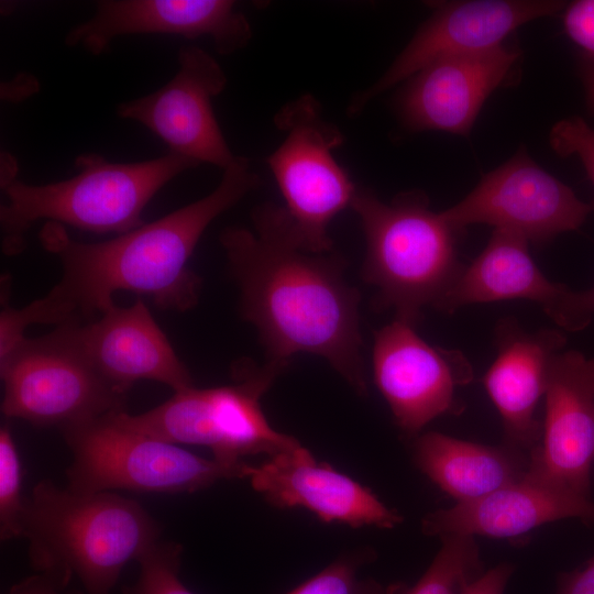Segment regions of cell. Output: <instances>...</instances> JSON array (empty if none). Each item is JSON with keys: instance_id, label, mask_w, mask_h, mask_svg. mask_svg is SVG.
I'll use <instances>...</instances> for the list:
<instances>
[{"instance_id": "obj_12", "label": "cell", "mask_w": 594, "mask_h": 594, "mask_svg": "<svg viewBox=\"0 0 594 594\" xmlns=\"http://www.w3.org/2000/svg\"><path fill=\"white\" fill-rule=\"evenodd\" d=\"M564 7L556 0H470L436 2L430 16L386 72L348 107L360 114L377 96L406 81L430 63L499 46L517 28L552 15Z\"/></svg>"}, {"instance_id": "obj_6", "label": "cell", "mask_w": 594, "mask_h": 594, "mask_svg": "<svg viewBox=\"0 0 594 594\" xmlns=\"http://www.w3.org/2000/svg\"><path fill=\"white\" fill-rule=\"evenodd\" d=\"M286 366L241 360L233 367L231 385L191 386L147 411L123 410L112 417L125 428L169 443L204 446L226 464H240L244 457L260 453L273 457L301 446L274 429L261 407L262 396Z\"/></svg>"}, {"instance_id": "obj_33", "label": "cell", "mask_w": 594, "mask_h": 594, "mask_svg": "<svg viewBox=\"0 0 594 594\" xmlns=\"http://www.w3.org/2000/svg\"><path fill=\"white\" fill-rule=\"evenodd\" d=\"M583 293H584L586 306L590 312L593 315L594 314V287H592L588 290H584Z\"/></svg>"}, {"instance_id": "obj_11", "label": "cell", "mask_w": 594, "mask_h": 594, "mask_svg": "<svg viewBox=\"0 0 594 594\" xmlns=\"http://www.w3.org/2000/svg\"><path fill=\"white\" fill-rule=\"evenodd\" d=\"M375 383L395 424L416 438L430 421L463 410L458 389L473 378V369L459 350L432 346L414 324L395 319L375 333Z\"/></svg>"}, {"instance_id": "obj_22", "label": "cell", "mask_w": 594, "mask_h": 594, "mask_svg": "<svg viewBox=\"0 0 594 594\" xmlns=\"http://www.w3.org/2000/svg\"><path fill=\"white\" fill-rule=\"evenodd\" d=\"M413 457L419 470L458 503L522 480L529 465L528 453L506 443L491 447L435 431L416 437Z\"/></svg>"}, {"instance_id": "obj_24", "label": "cell", "mask_w": 594, "mask_h": 594, "mask_svg": "<svg viewBox=\"0 0 594 594\" xmlns=\"http://www.w3.org/2000/svg\"><path fill=\"white\" fill-rule=\"evenodd\" d=\"M183 546L175 541L157 540L138 559L140 574L124 594H194L179 579Z\"/></svg>"}, {"instance_id": "obj_2", "label": "cell", "mask_w": 594, "mask_h": 594, "mask_svg": "<svg viewBox=\"0 0 594 594\" xmlns=\"http://www.w3.org/2000/svg\"><path fill=\"white\" fill-rule=\"evenodd\" d=\"M252 222L254 231L227 228L220 243L266 361L288 365L296 353L316 354L365 394L360 294L344 278L345 260L306 250L284 207L263 204Z\"/></svg>"}, {"instance_id": "obj_19", "label": "cell", "mask_w": 594, "mask_h": 594, "mask_svg": "<svg viewBox=\"0 0 594 594\" xmlns=\"http://www.w3.org/2000/svg\"><path fill=\"white\" fill-rule=\"evenodd\" d=\"M249 479L252 487L273 506L304 507L326 522L394 528L403 520L367 487L331 465L317 462L302 446L253 465Z\"/></svg>"}, {"instance_id": "obj_30", "label": "cell", "mask_w": 594, "mask_h": 594, "mask_svg": "<svg viewBox=\"0 0 594 594\" xmlns=\"http://www.w3.org/2000/svg\"><path fill=\"white\" fill-rule=\"evenodd\" d=\"M513 572V564L499 563L493 569L483 572L459 594H504Z\"/></svg>"}, {"instance_id": "obj_20", "label": "cell", "mask_w": 594, "mask_h": 594, "mask_svg": "<svg viewBox=\"0 0 594 594\" xmlns=\"http://www.w3.org/2000/svg\"><path fill=\"white\" fill-rule=\"evenodd\" d=\"M497 356L483 377L484 387L503 421L505 442L530 453L541 438L536 418L546 394L549 370L566 338L561 330H522L510 318L496 329Z\"/></svg>"}, {"instance_id": "obj_10", "label": "cell", "mask_w": 594, "mask_h": 594, "mask_svg": "<svg viewBox=\"0 0 594 594\" xmlns=\"http://www.w3.org/2000/svg\"><path fill=\"white\" fill-rule=\"evenodd\" d=\"M591 210V205L542 169L522 147L442 213L458 231L483 223L543 244L580 228Z\"/></svg>"}, {"instance_id": "obj_5", "label": "cell", "mask_w": 594, "mask_h": 594, "mask_svg": "<svg viewBox=\"0 0 594 594\" xmlns=\"http://www.w3.org/2000/svg\"><path fill=\"white\" fill-rule=\"evenodd\" d=\"M199 164L168 152L157 158L116 163L97 153L77 156L72 178L31 185L1 182L7 202L0 208L2 248L20 253L24 235L38 220L95 233L122 234L144 224L143 210L156 193L185 170Z\"/></svg>"}, {"instance_id": "obj_16", "label": "cell", "mask_w": 594, "mask_h": 594, "mask_svg": "<svg viewBox=\"0 0 594 594\" xmlns=\"http://www.w3.org/2000/svg\"><path fill=\"white\" fill-rule=\"evenodd\" d=\"M56 330L102 377L127 392L140 380L165 384L174 392L194 386L188 369L140 298Z\"/></svg>"}, {"instance_id": "obj_4", "label": "cell", "mask_w": 594, "mask_h": 594, "mask_svg": "<svg viewBox=\"0 0 594 594\" xmlns=\"http://www.w3.org/2000/svg\"><path fill=\"white\" fill-rule=\"evenodd\" d=\"M350 208L365 237L362 277L376 288L375 308L393 309L395 319L414 326L424 308L438 310L463 267L457 251L460 231L430 208L421 190L383 202L358 188Z\"/></svg>"}, {"instance_id": "obj_3", "label": "cell", "mask_w": 594, "mask_h": 594, "mask_svg": "<svg viewBox=\"0 0 594 594\" xmlns=\"http://www.w3.org/2000/svg\"><path fill=\"white\" fill-rule=\"evenodd\" d=\"M162 528L135 499L114 492L80 493L51 480L25 497L20 538L33 569L85 594H112L123 568L155 541Z\"/></svg>"}, {"instance_id": "obj_21", "label": "cell", "mask_w": 594, "mask_h": 594, "mask_svg": "<svg viewBox=\"0 0 594 594\" xmlns=\"http://www.w3.org/2000/svg\"><path fill=\"white\" fill-rule=\"evenodd\" d=\"M566 518L594 525V502L525 475L479 499L429 513L421 529L425 535L439 538L448 535L514 538Z\"/></svg>"}, {"instance_id": "obj_13", "label": "cell", "mask_w": 594, "mask_h": 594, "mask_svg": "<svg viewBox=\"0 0 594 594\" xmlns=\"http://www.w3.org/2000/svg\"><path fill=\"white\" fill-rule=\"evenodd\" d=\"M178 70L158 90L118 105L117 114L133 120L163 140L170 152L226 169L237 157L230 150L211 105L227 76L205 50L184 46Z\"/></svg>"}, {"instance_id": "obj_15", "label": "cell", "mask_w": 594, "mask_h": 594, "mask_svg": "<svg viewBox=\"0 0 594 594\" xmlns=\"http://www.w3.org/2000/svg\"><path fill=\"white\" fill-rule=\"evenodd\" d=\"M517 47L453 55L430 63L405 81L396 110L411 131H444L469 135L490 95L509 77Z\"/></svg>"}, {"instance_id": "obj_31", "label": "cell", "mask_w": 594, "mask_h": 594, "mask_svg": "<svg viewBox=\"0 0 594 594\" xmlns=\"http://www.w3.org/2000/svg\"><path fill=\"white\" fill-rule=\"evenodd\" d=\"M9 594H85L81 591H69L58 585L48 576L37 573L13 585Z\"/></svg>"}, {"instance_id": "obj_28", "label": "cell", "mask_w": 594, "mask_h": 594, "mask_svg": "<svg viewBox=\"0 0 594 594\" xmlns=\"http://www.w3.org/2000/svg\"><path fill=\"white\" fill-rule=\"evenodd\" d=\"M563 28L582 51V59L594 62V0L571 2L563 13Z\"/></svg>"}, {"instance_id": "obj_26", "label": "cell", "mask_w": 594, "mask_h": 594, "mask_svg": "<svg viewBox=\"0 0 594 594\" xmlns=\"http://www.w3.org/2000/svg\"><path fill=\"white\" fill-rule=\"evenodd\" d=\"M369 552L342 557L287 594H386L373 579L359 576V568Z\"/></svg>"}, {"instance_id": "obj_25", "label": "cell", "mask_w": 594, "mask_h": 594, "mask_svg": "<svg viewBox=\"0 0 594 594\" xmlns=\"http://www.w3.org/2000/svg\"><path fill=\"white\" fill-rule=\"evenodd\" d=\"M22 465L14 439L7 426L0 429V538H20L21 516L25 503L22 496Z\"/></svg>"}, {"instance_id": "obj_7", "label": "cell", "mask_w": 594, "mask_h": 594, "mask_svg": "<svg viewBox=\"0 0 594 594\" xmlns=\"http://www.w3.org/2000/svg\"><path fill=\"white\" fill-rule=\"evenodd\" d=\"M73 460L67 487L80 493L128 490L182 494L250 476L253 465L206 459L118 424L112 414L59 429Z\"/></svg>"}, {"instance_id": "obj_23", "label": "cell", "mask_w": 594, "mask_h": 594, "mask_svg": "<svg viewBox=\"0 0 594 594\" xmlns=\"http://www.w3.org/2000/svg\"><path fill=\"white\" fill-rule=\"evenodd\" d=\"M419 581L406 594H459L483 573L475 537L448 535Z\"/></svg>"}, {"instance_id": "obj_27", "label": "cell", "mask_w": 594, "mask_h": 594, "mask_svg": "<svg viewBox=\"0 0 594 594\" xmlns=\"http://www.w3.org/2000/svg\"><path fill=\"white\" fill-rule=\"evenodd\" d=\"M550 144L561 156H579L594 185V129L582 118L560 120L551 129ZM591 207L594 209V200Z\"/></svg>"}, {"instance_id": "obj_14", "label": "cell", "mask_w": 594, "mask_h": 594, "mask_svg": "<svg viewBox=\"0 0 594 594\" xmlns=\"http://www.w3.org/2000/svg\"><path fill=\"white\" fill-rule=\"evenodd\" d=\"M541 438L526 476L590 497L594 461V358L570 350L552 361Z\"/></svg>"}, {"instance_id": "obj_17", "label": "cell", "mask_w": 594, "mask_h": 594, "mask_svg": "<svg viewBox=\"0 0 594 594\" xmlns=\"http://www.w3.org/2000/svg\"><path fill=\"white\" fill-rule=\"evenodd\" d=\"M131 34L209 36L219 54L229 55L249 44L252 28L230 0H101L89 20L66 34L65 44L99 55L116 37Z\"/></svg>"}, {"instance_id": "obj_18", "label": "cell", "mask_w": 594, "mask_h": 594, "mask_svg": "<svg viewBox=\"0 0 594 594\" xmlns=\"http://www.w3.org/2000/svg\"><path fill=\"white\" fill-rule=\"evenodd\" d=\"M528 244L514 232L494 229L484 250L462 267L438 310L452 314L471 304L526 299L540 305L561 329H584L592 318L584 293L549 279Z\"/></svg>"}, {"instance_id": "obj_1", "label": "cell", "mask_w": 594, "mask_h": 594, "mask_svg": "<svg viewBox=\"0 0 594 594\" xmlns=\"http://www.w3.org/2000/svg\"><path fill=\"white\" fill-rule=\"evenodd\" d=\"M258 185L250 161L237 155L209 195L113 239L80 242L64 226L46 222L38 239L61 262V280L22 308L7 305L0 316L3 329L21 338L32 324L86 322L114 306L120 290L150 297L161 309H191L201 279L187 263L198 241L215 219Z\"/></svg>"}, {"instance_id": "obj_8", "label": "cell", "mask_w": 594, "mask_h": 594, "mask_svg": "<svg viewBox=\"0 0 594 594\" xmlns=\"http://www.w3.org/2000/svg\"><path fill=\"white\" fill-rule=\"evenodd\" d=\"M274 122L285 136L266 163L284 208L305 249L329 253L328 227L351 206L358 189L333 155L344 135L322 117L319 101L309 94L284 105Z\"/></svg>"}, {"instance_id": "obj_32", "label": "cell", "mask_w": 594, "mask_h": 594, "mask_svg": "<svg viewBox=\"0 0 594 594\" xmlns=\"http://www.w3.org/2000/svg\"><path fill=\"white\" fill-rule=\"evenodd\" d=\"M580 74L588 109L594 112V62L582 59Z\"/></svg>"}, {"instance_id": "obj_29", "label": "cell", "mask_w": 594, "mask_h": 594, "mask_svg": "<svg viewBox=\"0 0 594 594\" xmlns=\"http://www.w3.org/2000/svg\"><path fill=\"white\" fill-rule=\"evenodd\" d=\"M554 594H594V556L579 568L560 573Z\"/></svg>"}, {"instance_id": "obj_9", "label": "cell", "mask_w": 594, "mask_h": 594, "mask_svg": "<svg viewBox=\"0 0 594 594\" xmlns=\"http://www.w3.org/2000/svg\"><path fill=\"white\" fill-rule=\"evenodd\" d=\"M1 413L58 429L124 410L128 392L102 377L55 329L0 362Z\"/></svg>"}]
</instances>
